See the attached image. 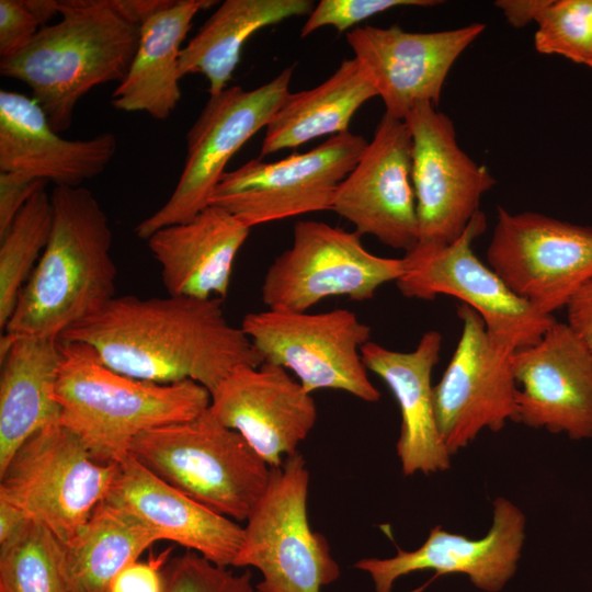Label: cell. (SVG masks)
Returning <instances> with one entry per match:
<instances>
[{
  "mask_svg": "<svg viewBox=\"0 0 592 592\" xmlns=\"http://www.w3.org/2000/svg\"><path fill=\"white\" fill-rule=\"evenodd\" d=\"M566 310L567 323L592 352V278L572 296Z\"/></svg>",
  "mask_w": 592,
  "mask_h": 592,
  "instance_id": "cell-38",
  "label": "cell"
},
{
  "mask_svg": "<svg viewBox=\"0 0 592 592\" xmlns=\"http://www.w3.org/2000/svg\"><path fill=\"white\" fill-rule=\"evenodd\" d=\"M50 195V237L19 295L5 334L59 339L116 297L113 231L101 204L82 186H55Z\"/></svg>",
  "mask_w": 592,
  "mask_h": 592,
  "instance_id": "cell-3",
  "label": "cell"
},
{
  "mask_svg": "<svg viewBox=\"0 0 592 592\" xmlns=\"http://www.w3.org/2000/svg\"><path fill=\"white\" fill-rule=\"evenodd\" d=\"M487 260L515 295L553 316L592 278V227L498 206Z\"/></svg>",
  "mask_w": 592,
  "mask_h": 592,
  "instance_id": "cell-13",
  "label": "cell"
},
{
  "mask_svg": "<svg viewBox=\"0 0 592 592\" xmlns=\"http://www.w3.org/2000/svg\"><path fill=\"white\" fill-rule=\"evenodd\" d=\"M512 364L515 422L592 439V352L567 322L555 320L536 343L514 351Z\"/></svg>",
  "mask_w": 592,
  "mask_h": 592,
  "instance_id": "cell-18",
  "label": "cell"
},
{
  "mask_svg": "<svg viewBox=\"0 0 592 592\" xmlns=\"http://www.w3.org/2000/svg\"><path fill=\"white\" fill-rule=\"evenodd\" d=\"M110 501L130 511L161 540H171L223 567H232L243 526L170 486L129 453L118 462Z\"/></svg>",
  "mask_w": 592,
  "mask_h": 592,
  "instance_id": "cell-21",
  "label": "cell"
},
{
  "mask_svg": "<svg viewBox=\"0 0 592 592\" xmlns=\"http://www.w3.org/2000/svg\"><path fill=\"white\" fill-rule=\"evenodd\" d=\"M367 144L363 136L345 132L281 160L251 159L224 173L210 205L227 210L248 228L331 210L339 185L357 164Z\"/></svg>",
  "mask_w": 592,
  "mask_h": 592,
  "instance_id": "cell-12",
  "label": "cell"
},
{
  "mask_svg": "<svg viewBox=\"0 0 592 592\" xmlns=\"http://www.w3.org/2000/svg\"><path fill=\"white\" fill-rule=\"evenodd\" d=\"M209 410L272 468L297 453L317 421L311 394L287 369L267 362L235 368L210 392Z\"/></svg>",
  "mask_w": 592,
  "mask_h": 592,
  "instance_id": "cell-19",
  "label": "cell"
},
{
  "mask_svg": "<svg viewBox=\"0 0 592 592\" xmlns=\"http://www.w3.org/2000/svg\"><path fill=\"white\" fill-rule=\"evenodd\" d=\"M457 315L462 333L440 382L434 406L441 436L451 455L480 432L501 431L517 413L514 350L496 341L480 316L467 305Z\"/></svg>",
  "mask_w": 592,
  "mask_h": 592,
  "instance_id": "cell-14",
  "label": "cell"
},
{
  "mask_svg": "<svg viewBox=\"0 0 592 592\" xmlns=\"http://www.w3.org/2000/svg\"><path fill=\"white\" fill-rule=\"evenodd\" d=\"M166 0L57 1L61 19L43 26L0 73L26 84L52 127L71 125L79 100L93 88L122 82L136 55L143 22Z\"/></svg>",
  "mask_w": 592,
  "mask_h": 592,
  "instance_id": "cell-2",
  "label": "cell"
},
{
  "mask_svg": "<svg viewBox=\"0 0 592 592\" xmlns=\"http://www.w3.org/2000/svg\"><path fill=\"white\" fill-rule=\"evenodd\" d=\"M218 297L116 296L59 339L83 342L124 375L172 384L194 380L212 392L235 368L264 361Z\"/></svg>",
  "mask_w": 592,
  "mask_h": 592,
  "instance_id": "cell-1",
  "label": "cell"
},
{
  "mask_svg": "<svg viewBox=\"0 0 592 592\" xmlns=\"http://www.w3.org/2000/svg\"><path fill=\"white\" fill-rule=\"evenodd\" d=\"M240 328L264 362L292 371L308 392L339 389L367 402L379 400L361 354L371 327L352 310L266 309L247 314Z\"/></svg>",
  "mask_w": 592,
  "mask_h": 592,
  "instance_id": "cell-10",
  "label": "cell"
},
{
  "mask_svg": "<svg viewBox=\"0 0 592 592\" xmlns=\"http://www.w3.org/2000/svg\"><path fill=\"white\" fill-rule=\"evenodd\" d=\"M30 10L39 19L43 26L58 13L56 0H25Z\"/></svg>",
  "mask_w": 592,
  "mask_h": 592,
  "instance_id": "cell-41",
  "label": "cell"
},
{
  "mask_svg": "<svg viewBox=\"0 0 592 592\" xmlns=\"http://www.w3.org/2000/svg\"><path fill=\"white\" fill-rule=\"evenodd\" d=\"M161 540L157 532L105 499L68 544L66 569L77 592H109L114 578Z\"/></svg>",
  "mask_w": 592,
  "mask_h": 592,
  "instance_id": "cell-29",
  "label": "cell"
},
{
  "mask_svg": "<svg viewBox=\"0 0 592 592\" xmlns=\"http://www.w3.org/2000/svg\"><path fill=\"white\" fill-rule=\"evenodd\" d=\"M486 226V216L479 210L453 242L417 243L402 258L403 273L396 285L408 298H458L480 316L496 341L516 351L536 343L556 319L515 295L478 259L473 243Z\"/></svg>",
  "mask_w": 592,
  "mask_h": 592,
  "instance_id": "cell-9",
  "label": "cell"
},
{
  "mask_svg": "<svg viewBox=\"0 0 592 592\" xmlns=\"http://www.w3.org/2000/svg\"><path fill=\"white\" fill-rule=\"evenodd\" d=\"M546 0H500L496 5L500 8L509 21L515 27H522L536 21L539 10Z\"/></svg>",
  "mask_w": 592,
  "mask_h": 592,
  "instance_id": "cell-39",
  "label": "cell"
},
{
  "mask_svg": "<svg viewBox=\"0 0 592 592\" xmlns=\"http://www.w3.org/2000/svg\"><path fill=\"white\" fill-rule=\"evenodd\" d=\"M43 27L25 0H0V57L24 49Z\"/></svg>",
  "mask_w": 592,
  "mask_h": 592,
  "instance_id": "cell-35",
  "label": "cell"
},
{
  "mask_svg": "<svg viewBox=\"0 0 592 592\" xmlns=\"http://www.w3.org/2000/svg\"><path fill=\"white\" fill-rule=\"evenodd\" d=\"M54 218L52 195L41 186L0 238V328L4 330L19 295L41 259Z\"/></svg>",
  "mask_w": 592,
  "mask_h": 592,
  "instance_id": "cell-30",
  "label": "cell"
},
{
  "mask_svg": "<svg viewBox=\"0 0 592 592\" xmlns=\"http://www.w3.org/2000/svg\"><path fill=\"white\" fill-rule=\"evenodd\" d=\"M525 528L522 510L499 497L493 501L491 527L481 538H468L436 525L419 548L411 551L398 548L391 558H363L354 567L369 574L375 592H392L399 578L424 570L437 574L464 573L476 588L498 592L517 569Z\"/></svg>",
  "mask_w": 592,
  "mask_h": 592,
  "instance_id": "cell-20",
  "label": "cell"
},
{
  "mask_svg": "<svg viewBox=\"0 0 592 592\" xmlns=\"http://www.w3.org/2000/svg\"><path fill=\"white\" fill-rule=\"evenodd\" d=\"M60 351L59 422L102 463H118L140 433L191 420L210 405L208 389L194 380L158 384L124 375L83 342L60 340Z\"/></svg>",
  "mask_w": 592,
  "mask_h": 592,
  "instance_id": "cell-4",
  "label": "cell"
},
{
  "mask_svg": "<svg viewBox=\"0 0 592 592\" xmlns=\"http://www.w3.org/2000/svg\"><path fill=\"white\" fill-rule=\"evenodd\" d=\"M310 0H226L182 47L181 78L201 73L208 81L209 95L228 87L244 43L261 29L311 12Z\"/></svg>",
  "mask_w": 592,
  "mask_h": 592,
  "instance_id": "cell-28",
  "label": "cell"
},
{
  "mask_svg": "<svg viewBox=\"0 0 592 592\" xmlns=\"http://www.w3.org/2000/svg\"><path fill=\"white\" fill-rule=\"evenodd\" d=\"M249 232L227 210L209 205L190 221L157 230L147 243L168 295L224 299Z\"/></svg>",
  "mask_w": 592,
  "mask_h": 592,
  "instance_id": "cell-24",
  "label": "cell"
},
{
  "mask_svg": "<svg viewBox=\"0 0 592 592\" xmlns=\"http://www.w3.org/2000/svg\"><path fill=\"white\" fill-rule=\"evenodd\" d=\"M535 22L538 53L592 68V0H546Z\"/></svg>",
  "mask_w": 592,
  "mask_h": 592,
  "instance_id": "cell-32",
  "label": "cell"
},
{
  "mask_svg": "<svg viewBox=\"0 0 592 592\" xmlns=\"http://www.w3.org/2000/svg\"><path fill=\"white\" fill-rule=\"evenodd\" d=\"M0 473L34 433L59 421L55 388L60 340L3 334L0 340Z\"/></svg>",
  "mask_w": 592,
  "mask_h": 592,
  "instance_id": "cell-25",
  "label": "cell"
},
{
  "mask_svg": "<svg viewBox=\"0 0 592 592\" xmlns=\"http://www.w3.org/2000/svg\"><path fill=\"white\" fill-rule=\"evenodd\" d=\"M441 348L442 335L436 330L424 332L411 352L392 351L372 341L361 348L366 368L386 383L398 402L401 424L396 448L405 476L435 474L451 466L432 385Z\"/></svg>",
  "mask_w": 592,
  "mask_h": 592,
  "instance_id": "cell-23",
  "label": "cell"
},
{
  "mask_svg": "<svg viewBox=\"0 0 592 592\" xmlns=\"http://www.w3.org/2000/svg\"><path fill=\"white\" fill-rule=\"evenodd\" d=\"M482 23L435 32L361 26L346 42L361 64L386 114L405 121L419 103L437 106L446 77L462 53L485 31Z\"/></svg>",
  "mask_w": 592,
  "mask_h": 592,
  "instance_id": "cell-16",
  "label": "cell"
},
{
  "mask_svg": "<svg viewBox=\"0 0 592 592\" xmlns=\"http://www.w3.org/2000/svg\"><path fill=\"white\" fill-rule=\"evenodd\" d=\"M309 470L300 453L272 468L265 493L243 526L234 568H255L259 592H321L341 576L326 537L307 514Z\"/></svg>",
  "mask_w": 592,
  "mask_h": 592,
  "instance_id": "cell-7",
  "label": "cell"
},
{
  "mask_svg": "<svg viewBox=\"0 0 592 592\" xmlns=\"http://www.w3.org/2000/svg\"><path fill=\"white\" fill-rule=\"evenodd\" d=\"M45 184L46 181L24 172L0 171V238L30 197Z\"/></svg>",
  "mask_w": 592,
  "mask_h": 592,
  "instance_id": "cell-37",
  "label": "cell"
},
{
  "mask_svg": "<svg viewBox=\"0 0 592 592\" xmlns=\"http://www.w3.org/2000/svg\"><path fill=\"white\" fill-rule=\"evenodd\" d=\"M163 592H259L250 570L236 573L187 550L163 569Z\"/></svg>",
  "mask_w": 592,
  "mask_h": 592,
  "instance_id": "cell-33",
  "label": "cell"
},
{
  "mask_svg": "<svg viewBox=\"0 0 592 592\" xmlns=\"http://www.w3.org/2000/svg\"><path fill=\"white\" fill-rule=\"evenodd\" d=\"M0 592H77L66 569L62 543L29 521L0 546Z\"/></svg>",
  "mask_w": 592,
  "mask_h": 592,
  "instance_id": "cell-31",
  "label": "cell"
},
{
  "mask_svg": "<svg viewBox=\"0 0 592 592\" xmlns=\"http://www.w3.org/2000/svg\"><path fill=\"white\" fill-rule=\"evenodd\" d=\"M411 167L408 126L385 113L357 164L339 185L331 210L353 224L360 236L408 252L418 243Z\"/></svg>",
  "mask_w": 592,
  "mask_h": 592,
  "instance_id": "cell-17",
  "label": "cell"
},
{
  "mask_svg": "<svg viewBox=\"0 0 592 592\" xmlns=\"http://www.w3.org/2000/svg\"><path fill=\"white\" fill-rule=\"evenodd\" d=\"M129 454L208 509L247 521L265 493L272 467L209 407L197 417L140 433Z\"/></svg>",
  "mask_w": 592,
  "mask_h": 592,
  "instance_id": "cell-5",
  "label": "cell"
},
{
  "mask_svg": "<svg viewBox=\"0 0 592 592\" xmlns=\"http://www.w3.org/2000/svg\"><path fill=\"white\" fill-rule=\"evenodd\" d=\"M116 148V137L109 132L89 139L62 138L33 98L0 91V171L76 187L101 174Z\"/></svg>",
  "mask_w": 592,
  "mask_h": 592,
  "instance_id": "cell-22",
  "label": "cell"
},
{
  "mask_svg": "<svg viewBox=\"0 0 592 592\" xmlns=\"http://www.w3.org/2000/svg\"><path fill=\"white\" fill-rule=\"evenodd\" d=\"M171 548L150 556L145 561H134L112 581L109 592H163V569L170 560Z\"/></svg>",
  "mask_w": 592,
  "mask_h": 592,
  "instance_id": "cell-36",
  "label": "cell"
},
{
  "mask_svg": "<svg viewBox=\"0 0 592 592\" xmlns=\"http://www.w3.org/2000/svg\"><path fill=\"white\" fill-rule=\"evenodd\" d=\"M374 96L377 91L357 59H344L319 86L289 92L265 128L260 158L349 132L353 115Z\"/></svg>",
  "mask_w": 592,
  "mask_h": 592,
  "instance_id": "cell-27",
  "label": "cell"
},
{
  "mask_svg": "<svg viewBox=\"0 0 592 592\" xmlns=\"http://www.w3.org/2000/svg\"><path fill=\"white\" fill-rule=\"evenodd\" d=\"M403 273L401 259L367 251L356 231L318 220H299L289 248L267 267L261 286L267 309L308 311L322 299L367 300Z\"/></svg>",
  "mask_w": 592,
  "mask_h": 592,
  "instance_id": "cell-11",
  "label": "cell"
},
{
  "mask_svg": "<svg viewBox=\"0 0 592 592\" xmlns=\"http://www.w3.org/2000/svg\"><path fill=\"white\" fill-rule=\"evenodd\" d=\"M214 0H166L141 24L130 68L114 90L111 104L119 111L145 112L164 121L181 100L179 59L195 15Z\"/></svg>",
  "mask_w": 592,
  "mask_h": 592,
  "instance_id": "cell-26",
  "label": "cell"
},
{
  "mask_svg": "<svg viewBox=\"0 0 592 592\" xmlns=\"http://www.w3.org/2000/svg\"><path fill=\"white\" fill-rule=\"evenodd\" d=\"M29 521L19 510L0 501V546L12 540Z\"/></svg>",
  "mask_w": 592,
  "mask_h": 592,
  "instance_id": "cell-40",
  "label": "cell"
},
{
  "mask_svg": "<svg viewBox=\"0 0 592 592\" xmlns=\"http://www.w3.org/2000/svg\"><path fill=\"white\" fill-rule=\"evenodd\" d=\"M405 122L412 140L418 243H451L480 210L496 179L459 147L452 119L433 104L414 105Z\"/></svg>",
  "mask_w": 592,
  "mask_h": 592,
  "instance_id": "cell-15",
  "label": "cell"
},
{
  "mask_svg": "<svg viewBox=\"0 0 592 592\" xmlns=\"http://www.w3.org/2000/svg\"><path fill=\"white\" fill-rule=\"evenodd\" d=\"M294 67L252 90L232 86L209 95L186 134V158L178 183L167 202L135 227L148 239L157 230L190 221L210 205L226 166L260 129L266 128L289 94Z\"/></svg>",
  "mask_w": 592,
  "mask_h": 592,
  "instance_id": "cell-8",
  "label": "cell"
},
{
  "mask_svg": "<svg viewBox=\"0 0 592 592\" xmlns=\"http://www.w3.org/2000/svg\"><path fill=\"white\" fill-rule=\"evenodd\" d=\"M118 463H102L59 421L34 433L0 473V501L72 540L110 494Z\"/></svg>",
  "mask_w": 592,
  "mask_h": 592,
  "instance_id": "cell-6",
  "label": "cell"
},
{
  "mask_svg": "<svg viewBox=\"0 0 592 592\" xmlns=\"http://www.w3.org/2000/svg\"><path fill=\"white\" fill-rule=\"evenodd\" d=\"M440 3L434 0H321L314 7L300 36L306 37L322 26H333L344 32L353 25L384 11L397 7H430Z\"/></svg>",
  "mask_w": 592,
  "mask_h": 592,
  "instance_id": "cell-34",
  "label": "cell"
}]
</instances>
